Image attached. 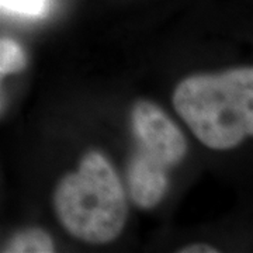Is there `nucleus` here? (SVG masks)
I'll use <instances>...</instances> for the list:
<instances>
[{
  "label": "nucleus",
  "mask_w": 253,
  "mask_h": 253,
  "mask_svg": "<svg viewBox=\"0 0 253 253\" xmlns=\"http://www.w3.org/2000/svg\"><path fill=\"white\" fill-rule=\"evenodd\" d=\"M173 106L206 146L235 148L252 135V68L187 78L176 87Z\"/></svg>",
  "instance_id": "f257e3e1"
},
{
  "label": "nucleus",
  "mask_w": 253,
  "mask_h": 253,
  "mask_svg": "<svg viewBox=\"0 0 253 253\" xmlns=\"http://www.w3.org/2000/svg\"><path fill=\"white\" fill-rule=\"evenodd\" d=\"M55 210L66 231L84 242L107 244L121 234L126 219V196L103 155H86L79 170L63 177L55 191Z\"/></svg>",
  "instance_id": "f03ea898"
},
{
  "label": "nucleus",
  "mask_w": 253,
  "mask_h": 253,
  "mask_svg": "<svg viewBox=\"0 0 253 253\" xmlns=\"http://www.w3.org/2000/svg\"><path fill=\"white\" fill-rule=\"evenodd\" d=\"M139 152L170 168L184 158L187 142L177 126L151 101H139L132 111Z\"/></svg>",
  "instance_id": "7ed1b4c3"
},
{
  "label": "nucleus",
  "mask_w": 253,
  "mask_h": 253,
  "mask_svg": "<svg viewBox=\"0 0 253 253\" xmlns=\"http://www.w3.org/2000/svg\"><path fill=\"white\" fill-rule=\"evenodd\" d=\"M168 168L142 152H136L128 169V187L138 207L152 208L168 190Z\"/></svg>",
  "instance_id": "20e7f679"
},
{
  "label": "nucleus",
  "mask_w": 253,
  "mask_h": 253,
  "mask_svg": "<svg viewBox=\"0 0 253 253\" xmlns=\"http://www.w3.org/2000/svg\"><path fill=\"white\" fill-rule=\"evenodd\" d=\"M7 252H54V244L48 234L41 229H30L10 242Z\"/></svg>",
  "instance_id": "39448f33"
},
{
  "label": "nucleus",
  "mask_w": 253,
  "mask_h": 253,
  "mask_svg": "<svg viewBox=\"0 0 253 253\" xmlns=\"http://www.w3.org/2000/svg\"><path fill=\"white\" fill-rule=\"evenodd\" d=\"M26 66V55L21 46L10 38H0V75L21 71Z\"/></svg>",
  "instance_id": "423d86ee"
},
{
  "label": "nucleus",
  "mask_w": 253,
  "mask_h": 253,
  "mask_svg": "<svg viewBox=\"0 0 253 253\" xmlns=\"http://www.w3.org/2000/svg\"><path fill=\"white\" fill-rule=\"evenodd\" d=\"M46 9L48 0H0V10L27 17L42 16Z\"/></svg>",
  "instance_id": "0eeeda50"
},
{
  "label": "nucleus",
  "mask_w": 253,
  "mask_h": 253,
  "mask_svg": "<svg viewBox=\"0 0 253 253\" xmlns=\"http://www.w3.org/2000/svg\"><path fill=\"white\" fill-rule=\"evenodd\" d=\"M183 253H215L217 249L215 248H211L208 245H191L187 246L186 249H181Z\"/></svg>",
  "instance_id": "6e6552de"
}]
</instances>
